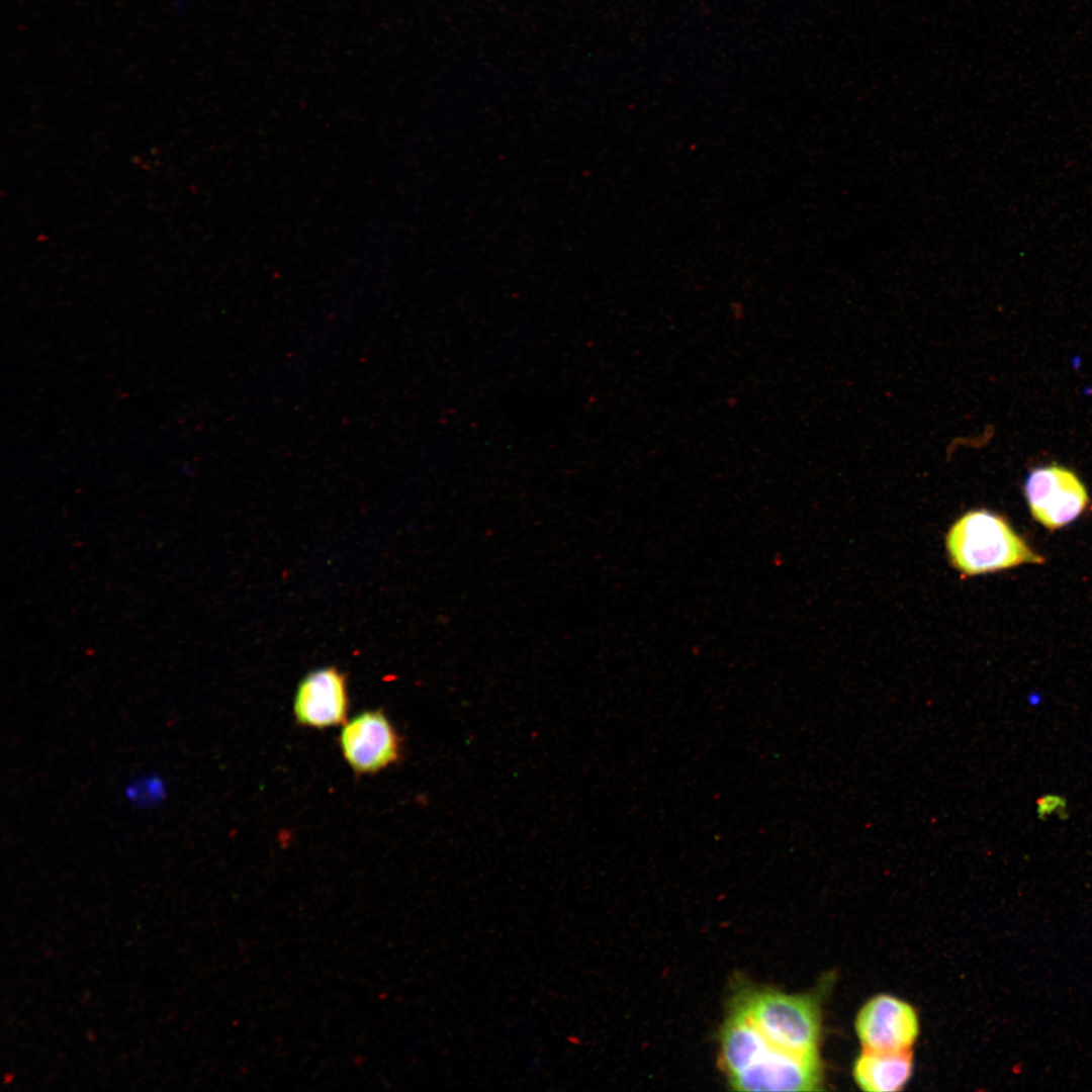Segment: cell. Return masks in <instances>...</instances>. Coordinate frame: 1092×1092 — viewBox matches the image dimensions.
Returning <instances> with one entry per match:
<instances>
[{"instance_id":"cell-4","label":"cell","mask_w":1092,"mask_h":1092,"mask_svg":"<svg viewBox=\"0 0 1092 1092\" xmlns=\"http://www.w3.org/2000/svg\"><path fill=\"white\" fill-rule=\"evenodd\" d=\"M1024 494L1034 520L1050 530L1076 520L1089 503L1087 489L1080 478L1059 465L1032 469L1024 482Z\"/></svg>"},{"instance_id":"cell-7","label":"cell","mask_w":1092,"mask_h":1092,"mask_svg":"<svg viewBox=\"0 0 1092 1092\" xmlns=\"http://www.w3.org/2000/svg\"><path fill=\"white\" fill-rule=\"evenodd\" d=\"M349 706L345 675L327 666L310 671L300 680L293 699V715L303 727L324 729L343 725Z\"/></svg>"},{"instance_id":"cell-3","label":"cell","mask_w":1092,"mask_h":1092,"mask_svg":"<svg viewBox=\"0 0 1092 1092\" xmlns=\"http://www.w3.org/2000/svg\"><path fill=\"white\" fill-rule=\"evenodd\" d=\"M339 746L357 775L376 774L401 758V739L381 710H364L347 719Z\"/></svg>"},{"instance_id":"cell-8","label":"cell","mask_w":1092,"mask_h":1092,"mask_svg":"<svg viewBox=\"0 0 1092 1092\" xmlns=\"http://www.w3.org/2000/svg\"><path fill=\"white\" fill-rule=\"evenodd\" d=\"M913 1072L911 1050L901 1052L866 1051L856 1058L852 1075L857 1086L868 1092L902 1090Z\"/></svg>"},{"instance_id":"cell-11","label":"cell","mask_w":1092,"mask_h":1092,"mask_svg":"<svg viewBox=\"0 0 1092 1092\" xmlns=\"http://www.w3.org/2000/svg\"><path fill=\"white\" fill-rule=\"evenodd\" d=\"M1067 801L1060 795L1046 794L1039 798L1036 802V812L1038 817L1044 819L1051 815L1059 814L1060 816L1067 815Z\"/></svg>"},{"instance_id":"cell-5","label":"cell","mask_w":1092,"mask_h":1092,"mask_svg":"<svg viewBox=\"0 0 1092 1092\" xmlns=\"http://www.w3.org/2000/svg\"><path fill=\"white\" fill-rule=\"evenodd\" d=\"M728 1080L737 1091H814L822 1084V1067L818 1053L797 1054L772 1045Z\"/></svg>"},{"instance_id":"cell-1","label":"cell","mask_w":1092,"mask_h":1092,"mask_svg":"<svg viewBox=\"0 0 1092 1092\" xmlns=\"http://www.w3.org/2000/svg\"><path fill=\"white\" fill-rule=\"evenodd\" d=\"M945 546L952 566L967 576L1043 562L1003 517L985 509L962 515L947 531Z\"/></svg>"},{"instance_id":"cell-9","label":"cell","mask_w":1092,"mask_h":1092,"mask_svg":"<svg viewBox=\"0 0 1092 1092\" xmlns=\"http://www.w3.org/2000/svg\"><path fill=\"white\" fill-rule=\"evenodd\" d=\"M774 1045L737 1007L721 1032V1061L729 1077L743 1071Z\"/></svg>"},{"instance_id":"cell-2","label":"cell","mask_w":1092,"mask_h":1092,"mask_svg":"<svg viewBox=\"0 0 1092 1092\" xmlns=\"http://www.w3.org/2000/svg\"><path fill=\"white\" fill-rule=\"evenodd\" d=\"M738 1007L776 1046L797 1054L818 1053L821 1017L812 997L759 991Z\"/></svg>"},{"instance_id":"cell-6","label":"cell","mask_w":1092,"mask_h":1092,"mask_svg":"<svg viewBox=\"0 0 1092 1092\" xmlns=\"http://www.w3.org/2000/svg\"><path fill=\"white\" fill-rule=\"evenodd\" d=\"M855 1030L863 1050L901 1052L911 1050L919 1032L914 1008L888 994L871 998L859 1010Z\"/></svg>"},{"instance_id":"cell-10","label":"cell","mask_w":1092,"mask_h":1092,"mask_svg":"<svg viewBox=\"0 0 1092 1092\" xmlns=\"http://www.w3.org/2000/svg\"><path fill=\"white\" fill-rule=\"evenodd\" d=\"M123 795L126 801L138 809H150L161 806L168 797L165 779L157 772H147L126 783Z\"/></svg>"}]
</instances>
